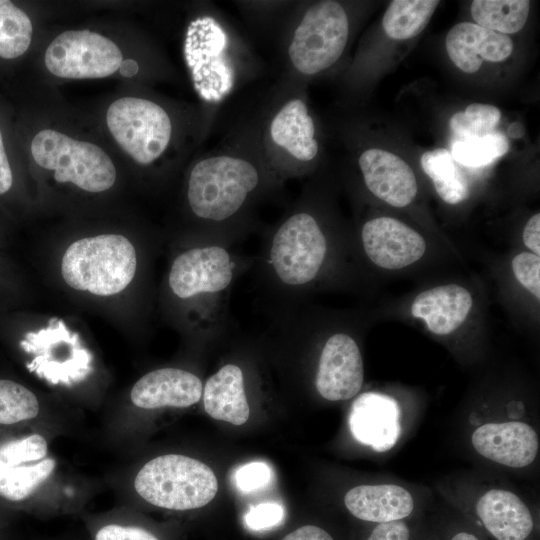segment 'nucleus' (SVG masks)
<instances>
[{"mask_svg":"<svg viewBox=\"0 0 540 540\" xmlns=\"http://www.w3.org/2000/svg\"><path fill=\"white\" fill-rule=\"evenodd\" d=\"M278 182L242 112L226 125L212 149L192 164L186 198L196 218L223 224L241 216L267 187Z\"/></svg>","mask_w":540,"mask_h":540,"instance_id":"1","label":"nucleus"},{"mask_svg":"<svg viewBox=\"0 0 540 540\" xmlns=\"http://www.w3.org/2000/svg\"><path fill=\"white\" fill-rule=\"evenodd\" d=\"M306 86L277 77L244 111L266 164L279 180L305 174L320 157L318 124Z\"/></svg>","mask_w":540,"mask_h":540,"instance_id":"2","label":"nucleus"},{"mask_svg":"<svg viewBox=\"0 0 540 540\" xmlns=\"http://www.w3.org/2000/svg\"><path fill=\"white\" fill-rule=\"evenodd\" d=\"M183 53L195 90L216 113L227 97L265 70L250 41L213 5L188 24Z\"/></svg>","mask_w":540,"mask_h":540,"instance_id":"3","label":"nucleus"},{"mask_svg":"<svg viewBox=\"0 0 540 540\" xmlns=\"http://www.w3.org/2000/svg\"><path fill=\"white\" fill-rule=\"evenodd\" d=\"M350 17L338 1L295 2L275 43L278 78L307 83L343 56Z\"/></svg>","mask_w":540,"mask_h":540,"instance_id":"4","label":"nucleus"},{"mask_svg":"<svg viewBox=\"0 0 540 540\" xmlns=\"http://www.w3.org/2000/svg\"><path fill=\"white\" fill-rule=\"evenodd\" d=\"M421 327L441 340L480 333L488 327L487 297L482 283L472 277H445L426 283L382 312Z\"/></svg>","mask_w":540,"mask_h":540,"instance_id":"5","label":"nucleus"},{"mask_svg":"<svg viewBox=\"0 0 540 540\" xmlns=\"http://www.w3.org/2000/svg\"><path fill=\"white\" fill-rule=\"evenodd\" d=\"M133 244L119 234L82 238L65 251L61 274L73 289L110 296L123 291L136 273Z\"/></svg>","mask_w":540,"mask_h":540,"instance_id":"6","label":"nucleus"},{"mask_svg":"<svg viewBox=\"0 0 540 540\" xmlns=\"http://www.w3.org/2000/svg\"><path fill=\"white\" fill-rule=\"evenodd\" d=\"M134 487L154 506L183 511L207 505L217 494L218 481L205 463L167 454L147 462L137 473Z\"/></svg>","mask_w":540,"mask_h":540,"instance_id":"7","label":"nucleus"},{"mask_svg":"<svg viewBox=\"0 0 540 540\" xmlns=\"http://www.w3.org/2000/svg\"><path fill=\"white\" fill-rule=\"evenodd\" d=\"M329 236L312 209L299 207L277 227L271 241L270 262L278 279L289 286L316 280L328 263Z\"/></svg>","mask_w":540,"mask_h":540,"instance_id":"8","label":"nucleus"},{"mask_svg":"<svg viewBox=\"0 0 540 540\" xmlns=\"http://www.w3.org/2000/svg\"><path fill=\"white\" fill-rule=\"evenodd\" d=\"M359 246L369 266L382 275L420 269L454 248L433 244L419 229L389 215L367 219L359 229Z\"/></svg>","mask_w":540,"mask_h":540,"instance_id":"9","label":"nucleus"},{"mask_svg":"<svg viewBox=\"0 0 540 540\" xmlns=\"http://www.w3.org/2000/svg\"><path fill=\"white\" fill-rule=\"evenodd\" d=\"M31 154L40 167L54 172L56 181L70 182L87 192L106 191L116 180L115 166L99 146L53 129L34 136Z\"/></svg>","mask_w":540,"mask_h":540,"instance_id":"10","label":"nucleus"},{"mask_svg":"<svg viewBox=\"0 0 540 540\" xmlns=\"http://www.w3.org/2000/svg\"><path fill=\"white\" fill-rule=\"evenodd\" d=\"M106 122L118 145L144 166L164 156L175 135V123L167 109L146 98L115 100L108 107Z\"/></svg>","mask_w":540,"mask_h":540,"instance_id":"11","label":"nucleus"},{"mask_svg":"<svg viewBox=\"0 0 540 540\" xmlns=\"http://www.w3.org/2000/svg\"><path fill=\"white\" fill-rule=\"evenodd\" d=\"M122 61V53L112 40L90 30L61 33L44 56L46 68L53 75L69 79L107 77Z\"/></svg>","mask_w":540,"mask_h":540,"instance_id":"12","label":"nucleus"},{"mask_svg":"<svg viewBox=\"0 0 540 540\" xmlns=\"http://www.w3.org/2000/svg\"><path fill=\"white\" fill-rule=\"evenodd\" d=\"M364 381V364L355 338L343 331L326 339L318 362L315 386L326 400L340 401L355 397Z\"/></svg>","mask_w":540,"mask_h":540,"instance_id":"13","label":"nucleus"},{"mask_svg":"<svg viewBox=\"0 0 540 540\" xmlns=\"http://www.w3.org/2000/svg\"><path fill=\"white\" fill-rule=\"evenodd\" d=\"M233 277L230 255L221 246L196 247L173 261L168 282L172 292L182 299L201 293H217L227 288Z\"/></svg>","mask_w":540,"mask_h":540,"instance_id":"14","label":"nucleus"},{"mask_svg":"<svg viewBox=\"0 0 540 540\" xmlns=\"http://www.w3.org/2000/svg\"><path fill=\"white\" fill-rule=\"evenodd\" d=\"M363 183L376 199L394 208L411 205L418 182L410 165L398 155L380 148H367L357 159Z\"/></svg>","mask_w":540,"mask_h":540,"instance_id":"15","label":"nucleus"},{"mask_svg":"<svg viewBox=\"0 0 540 540\" xmlns=\"http://www.w3.org/2000/svg\"><path fill=\"white\" fill-rule=\"evenodd\" d=\"M496 269L500 294L510 310L524 322L538 324L540 256L515 247L499 260Z\"/></svg>","mask_w":540,"mask_h":540,"instance_id":"16","label":"nucleus"},{"mask_svg":"<svg viewBox=\"0 0 540 540\" xmlns=\"http://www.w3.org/2000/svg\"><path fill=\"white\" fill-rule=\"evenodd\" d=\"M349 427L358 442L377 452L388 451L401 433L399 405L387 394L363 393L351 406Z\"/></svg>","mask_w":540,"mask_h":540,"instance_id":"17","label":"nucleus"},{"mask_svg":"<svg viewBox=\"0 0 540 540\" xmlns=\"http://www.w3.org/2000/svg\"><path fill=\"white\" fill-rule=\"evenodd\" d=\"M472 444L483 457L514 468L532 463L539 447L536 431L523 422L484 424L473 432Z\"/></svg>","mask_w":540,"mask_h":540,"instance_id":"18","label":"nucleus"},{"mask_svg":"<svg viewBox=\"0 0 540 540\" xmlns=\"http://www.w3.org/2000/svg\"><path fill=\"white\" fill-rule=\"evenodd\" d=\"M445 45L454 65L468 74L478 71L484 61H504L514 48L509 36L472 22H460L453 26L446 36Z\"/></svg>","mask_w":540,"mask_h":540,"instance_id":"19","label":"nucleus"},{"mask_svg":"<svg viewBox=\"0 0 540 540\" xmlns=\"http://www.w3.org/2000/svg\"><path fill=\"white\" fill-rule=\"evenodd\" d=\"M202 392V382L193 373L178 368H161L145 374L134 384L131 400L142 409L181 408L197 403Z\"/></svg>","mask_w":540,"mask_h":540,"instance_id":"20","label":"nucleus"},{"mask_svg":"<svg viewBox=\"0 0 540 540\" xmlns=\"http://www.w3.org/2000/svg\"><path fill=\"white\" fill-rule=\"evenodd\" d=\"M476 513L497 540H525L534 527L528 507L516 494L507 490L486 492L476 504Z\"/></svg>","mask_w":540,"mask_h":540,"instance_id":"21","label":"nucleus"},{"mask_svg":"<svg viewBox=\"0 0 540 540\" xmlns=\"http://www.w3.org/2000/svg\"><path fill=\"white\" fill-rule=\"evenodd\" d=\"M344 504L356 518L378 524L402 520L414 509L411 494L394 484L356 486L346 493Z\"/></svg>","mask_w":540,"mask_h":540,"instance_id":"22","label":"nucleus"},{"mask_svg":"<svg viewBox=\"0 0 540 540\" xmlns=\"http://www.w3.org/2000/svg\"><path fill=\"white\" fill-rule=\"evenodd\" d=\"M202 394L205 411L213 419L236 426L247 422L250 408L243 372L237 365H224L210 376Z\"/></svg>","mask_w":540,"mask_h":540,"instance_id":"23","label":"nucleus"},{"mask_svg":"<svg viewBox=\"0 0 540 540\" xmlns=\"http://www.w3.org/2000/svg\"><path fill=\"white\" fill-rule=\"evenodd\" d=\"M420 162L443 202L458 205L469 198L471 191L468 179L448 149L437 148L426 151L421 156Z\"/></svg>","mask_w":540,"mask_h":540,"instance_id":"24","label":"nucleus"},{"mask_svg":"<svg viewBox=\"0 0 540 540\" xmlns=\"http://www.w3.org/2000/svg\"><path fill=\"white\" fill-rule=\"evenodd\" d=\"M437 0H394L382 18L386 35L395 40H407L417 36L427 26Z\"/></svg>","mask_w":540,"mask_h":540,"instance_id":"25","label":"nucleus"},{"mask_svg":"<svg viewBox=\"0 0 540 540\" xmlns=\"http://www.w3.org/2000/svg\"><path fill=\"white\" fill-rule=\"evenodd\" d=\"M528 0H474L470 11L475 24L500 34H514L526 24Z\"/></svg>","mask_w":540,"mask_h":540,"instance_id":"26","label":"nucleus"},{"mask_svg":"<svg viewBox=\"0 0 540 540\" xmlns=\"http://www.w3.org/2000/svg\"><path fill=\"white\" fill-rule=\"evenodd\" d=\"M296 1H239L237 7L254 34L273 45Z\"/></svg>","mask_w":540,"mask_h":540,"instance_id":"27","label":"nucleus"},{"mask_svg":"<svg viewBox=\"0 0 540 540\" xmlns=\"http://www.w3.org/2000/svg\"><path fill=\"white\" fill-rule=\"evenodd\" d=\"M32 33L28 15L11 1L0 0V57L13 59L24 54Z\"/></svg>","mask_w":540,"mask_h":540,"instance_id":"28","label":"nucleus"},{"mask_svg":"<svg viewBox=\"0 0 540 540\" xmlns=\"http://www.w3.org/2000/svg\"><path fill=\"white\" fill-rule=\"evenodd\" d=\"M52 458L0 470V496L21 501L29 497L53 472Z\"/></svg>","mask_w":540,"mask_h":540,"instance_id":"29","label":"nucleus"},{"mask_svg":"<svg viewBox=\"0 0 540 540\" xmlns=\"http://www.w3.org/2000/svg\"><path fill=\"white\" fill-rule=\"evenodd\" d=\"M509 150V140L500 131H493L483 137L456 139L450 153L453 159L466 167H484L495 162Z\"/></svg>","mask_w":540,"mask_h":540,"instance_id":"30","label":"nucleus"},{"mask_svg":"<svg viewBox=\"0 0 540 540\" xmlns=\"http://www.w3.org/2000/svg\"><path fill=\"white\" fill-rule=\"evenodd\" d=\"M500 119L501 111L496 106L472 103L450 118L449 127L457 139L479 138L495 131Z\"/></svg>","mask_w":540,"mask_h":540,"instance_id":"31","label":"nucleus"},{"mask_svg":"<svg viewBox=\"0 0 540 540\" xmlns=\"http://www.w3.org/2000/svg\"><path fill=\"white\" fill-rule=\"evenodd\" d=\"M39 403L36 396L23 385L0 380V424H14L37 416Z\"/></svg>","mask_w":540,"mask_h":540,"instance_id":"32","label":"nucleus"},{"mask_svg":"<svg viewBox=\"0 0 540 540\" xmlns=\"http://www.w3.org/2000/svg\"><path fill=\"white\" fill-rule=\"evenodd\" d=\"M45 438L33 434L0 446V470L41 461L47 454Z\"/></svg>","mask_w":540,"mask_h":540,"instance_id":"33","label":"nucleus"},{"mask_svg":"<svg viewBox=\"0 0 540 540\" xmlns=\"http://www.w3.org/2000/svg\"><path fill=\"white\" fill-rule=\"evenodd\" d=\"M272 479L271 467L261 461L244 464L235 473L236 486L244 493L261 490L269 485Z\"/></svg>","mask_w":540,"mask_h":540,"instance_id":"34","label":"nucleus"},{"mask_svg":"<svg viewBox=\"0 0 540 540\" xmlns=\"http://www.w3.org/2000/svg\"><path fill=\"white\" fill-rule=\"evenodd\" d=\"M284 516V508L280 504L265 502L251 507L244 516V522L249 529L262 531L279 525Z\"/></svg>","mask_w":540,"mask_h":540,"instance_id":"35","label":"nucleus"},{"mask_svg":"<svg viewBox=\"0 0 540 540\" xmlns=\"http://www.w3.org/2000/svg\"><path fill=\"white\" fill-rule=\"evenodd\" d=\"M95 540H159L149 531L133 526L109 524L102 527Z\"/></svg>","mask_w":540,"mask_h":540,"instance_id":"36","label":"nucleus"},{"mask_svg":"<svg viewBox=\"0 0 540 540\" xmlns=\"http://www.w3.org/2000/svg\"><path fill=\"white\" fill-rule=\"evenodd\" d=\"M540 256V213H534L520 232V244L516 247Z\"/></svg>","mask_w":540,"mask_h":540,"instance_id":"37","label":"nucleus"},{"mask_svg":"<svg viewBox=\"0 0 540 540\" xmlns=\"http://www.w3.org/2000/svg\"><path fill=\"white\" fill-rule=\"evenodd\" d=\"M410 531L402 520L379 523L367 540H409Z\"/></svg>","mask_w":540,"mask_h":540,"instance_id":"38","label":"nucleus"},{"mask_svg":"<svg viewBox=\"0 0 540 540\" xmlns=\"http://www.w3.org/2000/svg\"><path fill=\"white\" fill-rule=\"evenodd\" d=\"M282 540H334L332 536L315 525H305L287 534Z\"/></svg>","mask_w":540,"mask_h":540,"instance_id":"39","label":"nucleus"},{"mask_svg":"<svg viewBox=\"0 0 540 540\" xmlns=\"http://www.w3.org/2000/svg\"><path fill=\"white\" fill-rule=\"evenodd\" d=\"M12 170L5 152L3 138L0 131V194L6 193L12 186Z\"/></svg>","mask_w":540,"mask_h":540,"instance_id":"40","label":"nucleus"},{"mask_svg":"<svg viewBox=\"0 0 540 540\" xmlns=\"http://www.w3.org/2000/svg\"><path fill=\"white\" fill-rule=\"evenodd\" d=\"M119 72L125 77H132L138 73L139 65L133 59H125L121 62Z\"/></svg>","mask_w":540,"mask_h":540,"instance_id":"41","label":"nucleus"},{"mask_svg":"<svg viewBox=\"0 0 540 540\" xmlns=\"http://www.w3.org/2000/svg\"><path fill=\"white\" fill-rule=\"evenodd\" d=\"M450 540H479V539L471 533L459 532L455 534Z\"/></svg>","mask_w":540,"mask_h":540,"instance_id":"42","label":"nucleus"},{"mask_svg":"<svg viewBox=\"0 0 540 540\" xmlns=\"http://www.w3.org/2000/svg\"><path fill=\"white\" fill-rule=\"evenodd\" d=\"M521 128L522 126L519 123H514L510 125V127L508 128V132L512 137L517 138L523 134V131H520Z\"/></svg>","mask_w":540,"mask_h":540,"instance_id":"43","label":"nucleus"}]
</instances>
